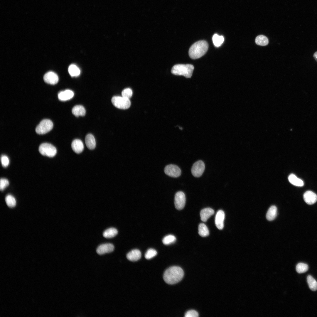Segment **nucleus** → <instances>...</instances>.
I'll list each match as a JSON object with an SVG mask.
<instances>
[{
    "instance_id": "f257e3e1",
    "label": "nucleus",
    "mask_w": 317,
    "mask_h": 317,
    "mask_svg": "<svg viewBox=\"0 0 317 317\" xmlns=\"http://www.w3.org/2000/svg\"><path fill=\"white\" fill-rule=\"evenodd\" d=\"M183 276V269L179 267L174 266L169 267L166 270L163 274V278L167 283L173 284L180 281Z\"/></svg>"
},
{
    "instance_id": "1a4fd4ad",
    "label": "nucleus",
    "mask_w": 317,
    "mask_h": 317,
    "mask_svg": "<svg viewBox=\"0 0 317 317\" xmlns=\"http://www.w3.org/2000/svg\"><path fill=\"white\" fill-rule=\"evenodd\" d=\"M164 171L166 175L174 178L179 177L181 173L180 168L178 166L173 164L166 166L164 168Z\"/></svg>"
},
{
    "instance_id": "f3484780",
    "label": "nucleus",
    "mask_w": 317,
    "mask_h": 317,
    "mask_svg": "<svg viewBox=\"0 0 317 317\" xmlns=\"http://www.w3.org/2000/svg\"><path fill=\"white\" fill-rule=\"evenodd\" d=\"M141 257V253L138 249H133L128 252L127 255V258L131 261H136L139 260Z\"/></svg>"
},
{
    "instance_id": "a878e982",
    "label": "nucleus",
    "mask_w": 317,
    "mask_h": 317,
    "mask_svg": "<svg viewBox=\"0 0 317 317\" xmlns=\"http://www.w3.org/2000/svg\"><path fill=\"white\" fill-rule=\"evenodd\" d=\"M212 40L214 45L215 47H219L223 43L224 38L222 36H220L215 34L213 36Z\"/></svg>"
},
{
    "instance_id": "2f4dec72",
    "label": "nucleus",
    "mask_w": 317,
    "mask_h": 317,
    "mask_svg": "<svg viewBox=\"0 0 317 317\" xmlns=\"http://www.w3.org/2000/svg\"><path fill=\"white\" fill-rule=\"evenodd\" d=\"M132 91L130 88H127L124 89L122 92V96L128 98H130L132 95Z\"/></svg>"
},
{
    "instance_id": "0eeeda50",
    "label": "nucleus",
    "mask_w": 317,
    "mask_h": 317,
    "mask_svg": "<svg viewBox=\"0 0 317 317\" xmlns=\"http://www.w3.org/2000/svg\"><path fill=\"white\" fill-rule=\"evenodd\" d=\"M205 169V165L204 162L201 160H199L193 164L191 172L194 177H199L202 175Z\"/></svg>"
},
{
    "instance_id": "aec40b11",
    "label": "nucleus",
    "mask_w": 317,
    "mask_h": 317,
    "mask_svg": "<svg viewBox=\"0 0 317 317\" xmlns=\"http://www.w3.org/2000/svg\"><path fill=\"white\" fill-rule=\"evenodd\" d=\"M288 179L289 182L291 184L295 186L301 187L303 186L304 185L303 181L297 178L294 174H291L289 175Z\"/></svg>"
},
{
    "instance_id": "dca6fc26",
    "label": "nucleus",
    "mask_w": 317,
    "mask_h": 317,
    "mask_svg": "<svg viewBox=\"0 0 317 317\" xmlns=\"http://www.w3.org/2000/svg\"><path fill=\"white\" fill-rule=\"evenodd\" d=\"M214 213V210L210 208H206L202 210L200 213L201 220L203 222L207 221Z\"/></svg>"
},
{
    "instance_id": "72a5a7b5",
    "label": "nucleus",
    "mask_w": 317,
    "mask_h": 317,
    "mask_svg": "<svg viewBox=\"0 0 317 317\" xmlns=\"http://www.w3.org/2000/svg\"><path fill=\"white\" fill-rule=\"evenodd\" d=\"M1 161L2 166L4 167H7L9 164V160L6 155H2L1 158Z\"/></svg>"
},
{
    "instance_id": "423d86ee",
    "label": "nucleus",
    "mask_w": 317,
    "mask_h": 317,
    "mask_svg": "<svg viewBox=\"0 0 317 317\" xmlns=\"http://www.w3.org/2000/svg\"><path fill=\"white\" fill-rule=\"evenodd\" d=\"M39 151L42 155L50 157H54L57 153L55 147L52 144L47 143H43L40 146Z\"/></svg>"
},
{
    "instance_id": "4be33fe9",
    "label": "nucleus",
    "mask_w": 317,
    "mask_h": 317,
    "mask_svg": "<svg viewBox=\"0 0 317 317\" xmlns=\"http://www.w3.org/2000/svg\"><path fill=\"white\" fill-rule=\"evenodd\" d=\"M198 234L201 237H205L209 234V230L206 225L203 223H200L198 227Z\"/></svg>"
},
{
    "instance_id": "c756f323",
    "label": "nucleus",
    "mask_w": 317,
    "mask_h": 317,
    "mask_svg": "<svg viewBox=\"0 0 317 317\" xmlns=\"http://www.w3.org/2000/svg\"><path fill=\"white\" fill-rule=\"evenodd\" d=\"M176 240L175 237L171 235L165 236L162 240L163 243L165 245H169L174 242Z\"/></svg>"
},
{
    "instance_id": "7ed1b4c3",
    "label": "nucleus",
    "mask_w": 317,
    "mask_h": 317,
    "mask_svg": "<svg viewBox=\"0 0 317 317\" xmlns=\"http://www.w3.org/2000/svg\"><path fill=\"white\" fill-rule=\"evenodd\" d=\"M194 69L191 64H178L174 65L171 70L172 74L178 75H182L186 78H190Z\"/></svg>"
},
{
    "instance_id": "6ab92c4d",
    "label": "nucleus",
    "mask_w": 317,
    "mask_h": 317,
    "mask_svg": "<svg viewBox=\"0 0 317 317\" xmlns=\"http://www.w3.org/2000/svg\"><path fill=\"white\" fill-rule=\"evenodd\" d=\"M72 112L73 114L77 117L79 116H83L85 115L86 111L84 107L81 105L75 106L72 108Z\"/></svg>"
},
{
    "instance_id": "9b49d317",
    "label": "nucleus",
    "mask_w": 317,
    "mask_h": 317,
    "mask_svg": "<svg viewBox=\"0 0 317 317\" xmlns=\"http://www.w3.org/2000/svg\"><path fill=\"white\" fill-rule=\"evenodd\" d=\"M114 249L113 245L110 243L102 244L97 248L96 252L100 255H102L112 252Z\"/></svg>"
},
{
    "instance_id": "b1692460",
    "label": "nucleus",
    "mask_w": 317,
    "mask_h": 317,
    "mask_svg": "<svg viewBox=\"0 0 317 317\" xmlns=\"http://www.w3.org/2000/svg\"><path fill=\"white\" fill-rule=\"evenodd\" d=\"M255 42L257 45L261 46H265L267 45L269 43L267 38L265 36L260 35L256 37Z\"/></svg>"
},
{
    "instance_id": "20e7f679",
    "label": "nucleus",
    "mask_w": 317,
    "mask_h": 317,
    "mask_svg": "<svg viewBox=\"0 0 317 317\" xmlns=\"http://www.w3.org/2000/svg\"><path fill=\"white\" fill-rule=\"evenodd\" d=\"M111 101L115 107L121 109H127L131 105L129 99L122 96H114L112 98Z\"/></svg>"
},
{
    "instance_id": "9d476101",
    "label": "nucleus",
    "mask_w": 317,
    "mask_h": 317,
    "mask_svg": "<svg viewBox=\"0 0 317 317\" xmlns=\"http://www.w3.org/2000/svg\"><path fill=\"white\" fill-rule=\"evenodd\" d=\"M43 78L45 82L51 85L57 84L59 80L57 75L52 71L48 72L46 73L44 75Z\"/></svg>"
},
{
    "instance_id": "ddd939ff",
    "label": "nucleus",
    "mask_w": 317,
    "mask_h": 317,
    "mask_svg": "<svg viewBox=\"0 0 317 317\" xmlns=\"http://www.w3.org/2000/svg\"><path fill=\"white\" fill-rule=\"evenodd\" d=\"M225 217V213L223 210H220L217 212L215 217V224L217 228L219 230H222L223 228Z\"/></svg>"
},
{
    "instance_id": "c85d7f7f",
    "label": "nucleus",
    "mask_w": 317,
    "mask_h": 317,
    "mask_svg": "<svg viewBox=\"0 0 317 317\" xmlns=\"http://www.w3.org/2000/svg\"><path fill=\"white\" fill-rule=\"evenodd\" d=\"M308 265L307 264L303 263H298L296 265V271L299 273L305 272L308 271Z\"/></svg>"
},
{
    "instance_id": "2eb2a0df",
    "label": "nucleus",
    "mask_w": 317,
    "mask_h": 317,
    "mask_svg": "<svg viewBox=\"0 0 317 317\" xmlns=\"http://www.w3.org/2000/svg\"><path fill=\"white\" fill-rule=\"evenodd\" d=\"M74 93L72 91L69 90H67L60 92L58 94L59 99L62 101H66L72 98L74 96Z\"/></svg>"
},
{
    "instance_id": "f03ea898",
    "label": "nucleus",
    "mask_w": 317,
    "mask_h": 317,
    "mask_svg": "<svg viewBox=\"0 0 317 317\" xmlns=\"http://www.w3.org/2000/svg\"><path fill=\"white\" fill-rule=\"evenodd\" d=\"M208 48L207 42L204 40L197 41L193 44L190 48L188 53L191 59L199 58L205 54Z\"/></svg>"
},
{
    "instance_id": "7c9ffc66",
    "label": "nucleus",
    "mask_w": 317,
    "mask_h": 317,
    "mask_svg": "<svg viewBox=\"0 0 317 317\" xmlns=\"http://www.w3.org/2000/svg\"><path fill=\"white\" fill-rule=\"evenodd\" d=\"M157 254L156 251L153 249H149L146 252L145 257L147 259H150L155 257Z\"/></svg>"
},
{
    "instance_id": "39448f33",
    "label": "nucleus",
    "mask_w": 317,
    "mask_h": 317,
    "mask_svg": "<svg viewBox=\"0 0 317 317\" xmlns=\"http://www.w3.org/2000/svg\"><path fill=\"white\" fill-rule=\"evenodd\" d=\"M53 123L50 119H45L42 120L36 128V133L39 134H45L53 128Z\"/></svg>"
},
{
    "instance_id": "5701e85b",
    "label": "nucleus",
    "mask_w": 317,
    "mask_h": 317,
    "mask_svg": "<svg viewBox=\"0 0 317 317\" xmlns=\"http://www.w3.org/2000/svg\"><path fill=\"white\" fill-rule=\"evenodd\" d=\"M118 233L117 229L110 228L106 230L103 233V236L106 238H111L114 237Z\"/></svg>"
},
{
    "instance_id": "6e6552de",
    "label": "nucleus",
    "mask_w": 317,
    "mask_h": 317,
    "mask_svg": "<svg viewBox=\"0 0 317 317\" xmlns=\"http://www.w3.org/2000/svg\"><path fill=\"white\" fill-rule=\"evenodd\" d=\"M186 197L184 193L181 191L177 192L175 196L174 204L176 208L178 210L182 209L185 206Z\"/></svg>"
},
{
    "instance_id": "4468645a",
    "label": "nucleus",
    "mask_w": 317,
    "mask_h": 317,
    "mask_svg": "<svg viewBox=\"0 0 317 317\" xmlns=\"http://www.w3.org/2000/svg\"><path fill=\"white\" fill-rule=\"evenodd\" d=\"M71 147L73 150L77 154L81 153L84 149V145L82 141L76 139L72 141Z\"/></svg>"
},
{
    "instance_id": "f704fd0d",
    "label": "nucleus",
    "mask_w": 317,
    "mask_h": 317,
    "mask_svg": "<svg viewBox=\"0 0 317 317\" xmlns=\"http://www.w3.org/2000/svg\"><path fill=\"white\" fill-rule=\"evenodd\" d=\"M198 313L196 311L194 310H190L187 311L185 314V317H197L198 316Z\"/></svg>"
},
{
    "instance_id": "c9c22d12",
    "label": "nucleus",
    "mask_w": 317,
    "mask_h": 317,
    "mask_svg": "<svg viewBox=\"0 0 317 317\" xmlns=\"http://www.w3.org/2000/svg\"><path fill=\"white\" fill-rule=\"evenodd\" d=\"M313 56L315 60L317 62V51L315 53L313 54Z\"/></svg>"
},
{
    "instance_id": "a211bd4d",
    "label": "nucleus",
    "mask_w": 317,
    "mask_h": 317,
    "mask_svg": "<svg viewBox=\"0 0 317 317\" xmlns=\"http://www.w3.org/2000/svg\"><path fill=\"white\" fill-rule=\"evenodd\" d=\"M85 142L87 147L90 149H93L95 147L96 142L94 136L91 134H87L85 137Z\"/></svg>"
},
{
    "instance_id": "cd10ccee",
    "label": "nucleus",
    "mask_w": 317,
    "mask_h": 317,
    "mask_svg": "<svg viewBox=\"0 0 317 317\" xmlns=\"http://www.w3.org/2000/svg\"><path fill=\"white\" fill-rule=\"evenodd\" d=\"M5 201L7 205L9 207H14L16 204L15 198L10 194L6 196L5 197Z\"/></svg>"
},
{
    "instance_id": "f8f14e48",
    "label": "nucleus",
    "mask_w": 317,
    "mask_h": 317,
    "mask_svg": "<svg viewBox=\"0 0 317 317\" xmlns=\"http://www.w3.org/2000/svg\"><path fill=\"white\" fill-rule=\"evenodd\" d=\"M303 198L307 204L312 205L317 201V195L313 191L308 190L306 192L303 194Z\"/></svg>"
},
{
    "instance_id": "412c9836",
    "label": "nucleus",
    "mask_w": 317,
    "mask_h": 317,
    "mask_svg": "<svg viewBox=\"0 0 317 317\" xmlns=\"http://www.w3.org/2000/svg\"><path fill=\"white\" fill-rule=\"evenodd\" d=\"M277 214V209L274 205L271 206L268 209L266 214V218L269 221L274 220L276 217Z\"/></svg>"
},
{
    "instance_id": "393cba45",
    "label": "nucleus",
    "mask_w": 317,
    "mask_h": 317,
    "mask_svg": "<svg viewBox=\"0 0 317 317\" xmlns=\"http://www.w3.org/2000/svg\"><path fill=\"white\" fill-rule=\"evenodd\" d=\"M307 281L310 289L313 291L317 289V282L312 276L309 275L307 277Z\"/></svg>"
},
{
    "instance_id": "473e14b6",
    "label": "nucleus",
    "mask_w": 317,
    "mask_h": 317,
    "mask_svg": "<svg viewBox=\"0 0 317 317\" xmlns=\"http://www.w3.org/2000/svg\"><path fill=\"white\" fill-rule=\"evenodd\" d=\"M9 184L8 180L4 178H1L0 181V189L1 190H3Z\"/></svg>"
},
{
    "instance_id": "bb28decb",
    "label": "nucleus",
    "mask_w": 317,
    "mask_h": 317,
    "mask_svg": "<svg viewBox=\"0 0 317 317\" xmlns=\"http://www.w3.org/2000/svg\"><path fill=\"white\" fill-rule=\"evenodd\" d=\"M68 72L72 76H77L80 73V69L75 65H70L68 68Z\"/></svg>"
}]
</instances>
